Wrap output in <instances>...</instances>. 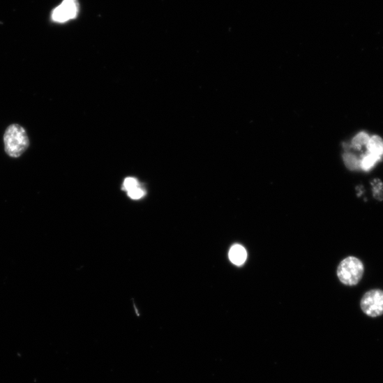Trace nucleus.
<instances>
[{
    "instance_id": "20e7f679",
    "label": "nucleus",
    "mask_w": 383,
    "mask_h": 383,
    "mask_svg": "<svg viewBox=\"0 0 383 383\" xmlns=\"http://www.w3.org/2000/svg\"><path fill=\"white\" fill-rule=\"evenodd\" d=\"M79 13L77 0H63L52 14V19L57 23H65L76 18Z\"/></svg>"
},
{
    "instance_id": "6e6552de",
    "label": "nucleus",
    "mask_w": 383,
    "mask_h": 383,
    "mask_svg": "<svg viewBox=\"0 0 383 383\" xmlns=\"http://www.w3.org/2000/svg\"><path fill=\"white\" fill-rule=\"evenodd\" d=\"M343 159L346 166L351 170H356L361 167V160L352 153H345Z\"/></svg>"
},
{
    "instance_id": "9d476101",
    "label": "nucleus",
    "mask_w": 383,
    "mask_h": 383,
    "mask_svg": "<svg viewBox=\"0 0 383 383\" xmlns=\"http://www.w3.org/2000/svg\"><path fill=\"white\" fill-rule=\"evenodd\" d=\"M373 190L374 197L378 200H382L383 199V184L378 179H375L372 182Z\"/></svg>"
},
{
    "instance_id": "7ed1b4c3",
    "label": "nucleus",
    "mask_w": 383,
    "mask_h": 383,
    "mask_svg": "<svg viewBox=\"0 0 383 383\" xmlns=\"http://www.w3.org/2000/svg\"><path fill=\"white\" fill-rule=\"evenodd\" d=\"M362 311L369 317L383 315V290L375 289L367 292L361 301Z\"/></svg>"
},
{
    "instance_id": "1a4fd4ad",
    "label": "nucleus",
    "mask_w": 383,
    "mask_h": 383,
    "mask_svg": "<svg viewBox=\"0 0 383 383\" xmlns=\"http://www.w3.org/2000/svg\"><path fill=\"white\" fill-rule=\"evenodd\" d=\"M370 138L367 133H361L353 139L352 145L355 149H360L367 146Z\"/></svg>"
},
{
    "instance_id": "423d86ee",
    "label": "nucleus",
    "mask_w": 383,
    "mask_h": 383,
    "mask_svg": "<svg viewBox=\"0 0 383 383\" xmlns=\"http://www.w3.org/2000/svg\"><path fill=\"white\" fill-rule=\"evenodd\" d=\"M366 147L369 153L380 158L383 156V140L379 136L370 137Z\"/></svg>"
},
{
    "instance_id": "9b49d317",
    "label": "nucleus",
    "mask_w": 383,
    "mask_h": 383,
    "mask_svg": "<svg viewBox=\"0 0 383 383\" xmlns=\"http://www.w3.org/2000/svg\"><path fill=\"white\" fill-rule=\"evenodd\" d=\"M139 186L140 185L137 179L133 178H128L125 179L123 184V188L125 190L129 192Z\"/></svg>"
},
{
    "instance_id": "39448f33",
    "label": "nucleus",
    "mask_w": 383,
    "mask_h": 383,
    "mask_svg": "<svg viewBox=\"0 0 383 383\" xmlns=\"http://www.w3.org/2000/svg\"><path fill=\"white\" fill-rule=\"evenodd\" d=\"M231 262L236 266H242L247 258V253L244 247L239 244L234 245L229 253Z\"/></svg>"
},
{
    "instance_id": "f257e3e1",
    "label": "nucleus",
    "mask_w": 383,
    "mask_h": 383,
    "mask_svg": "<svg viewBox=\"0 0 383 383\" xmlns=\"http://www.w3.org/2000/svg\"><path fill=\"white\" fill-rule=\"evenodd\" d=\"M5 150L12 158L20 157L29 148V140L24 128L13 123L7 128L4 135Z\"/></svg>"
},
{
    "instance_id": "f8f14e48",
    "label": "nucleus",
    "mask_w": 383,
    "mask_h": 383,
    "mask_svg": "<svg viewBox=\"0 0 383 383\" xmlns=\"http://www.w3.org/2000/svg\"><path fill=\"white\" fill-rule=\"evenodd\" d=\"M128 195L133 200H140L145 195L144 190L140 186L128 192Z\"/></svg>"
},
{
    "instance_id": "f03ea898",
    "label": "nucleus",
    "mask_w": 383,
    "mask_h": 383,
    "mask_svg": "<svg viewBox=\"0 0 383 383\" xmlns=\"http://www.w3.org/2000/svg\"><path fill=\"white\" fill-rule=\"evenodd\" d=\"M364 274V265L358 258L350 257L343 260L337 269L340 282L349 286L356 285Z\"/></svg>"
},
{
    "instance_id": "0eeeda50",
    "label": "nucleus",
    "mask_w": 383,
    "mask_h": 383,
    "mask_svg": "<svg viewBox=\"0 0 383 383\" xmlns=\"http://www.w3.org/2000/svg\"><path fill=\"white\" fill-rule=\"evenodd\" d=\"M380 159V158L368 153L361 159V168L365 172H369Z\"/></svg>"
}]
</instances>
